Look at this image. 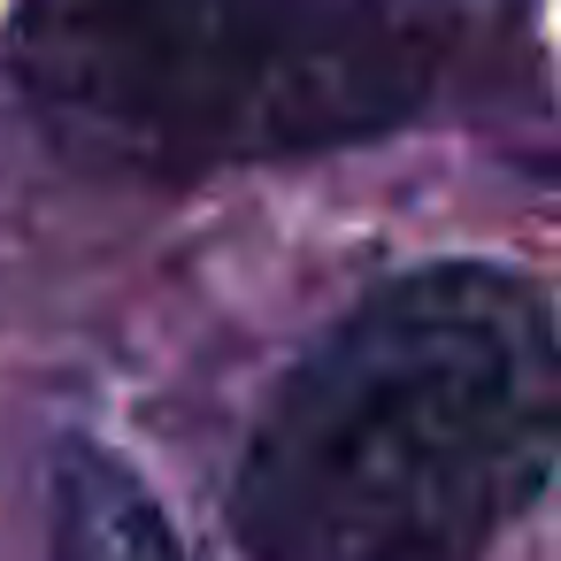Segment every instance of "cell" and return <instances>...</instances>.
Wrapping results in <instances>:
<instances>
[{
  "label": "cell",
  "mask_w": 561,
  "mask_h": 561,
  "mask_svg": "<svg viewBox=\"0 0 561 561\" xmlns=\"http://www.w3.org/2000/svg\"><path fill=\"white\" fill-rule=\"evenodd\" d=\"M553 477L561 316L500 262H423L293 354L224 523L247 561H484Z\"/></svg>",
  "instance_id": "6da1fadb"
},
{
  "label": "cell",
  "mask_w": 561,
  "mask_h": 561,
  "mask_svg": "<svg viewBox=\"0 0 561 561\" xmlns=\"http://www.w3.org/2000/svg\"><path fill=\"white\" fill-rule=\"evenodd\" d=\"M469 0H9L0 70L85 162L231 178L438 116Z\"/></svg>",
  "instance_id": "7a4b0ae2"
},
{
  "label": "cell",
  "mask_w": 561,
  "mask_h": 561,
  "mask_svg": "<svg viewBox=\"0 0 561 561\" xmlns=\"http://www.w3.org/2000/svg\"><path fill=\"white\" fill-rule=\"evenodd\" d=\"M47 561H193L147 477L85 431L47 454Z\"/></svg>",
  "instance_id": "3957f363"
}]
</instances>
